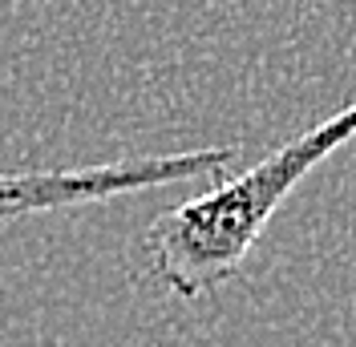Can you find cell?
I'll use <instances>...</instances> for the list:
<instances>
[{
  "instance_id": "6da1fadb",
  "label": "cell",
  "mask_w": 356,
  "mask_h": 347,
  "mask_svg": "<svg viewBox=\"0 0 356 347\" xmlns=\"http://www.w3.org/2000/svg\"><path fill=\"white\" fill-rule=\"evenodd\" d=\"M356 137V101L324 117L308 133L284 142L247 174H219L211 190L170 206L146 226V262L166 291L178 299H199L243 271L271 214L328 153L344 150Z\"/></svg>"
},
{
  "instance_id": "7a4b0ae2",
  "label": "cell",
  "mask_w": 356,
  "mask_h": 347,
  "mask_svg": "<svg viewBox=\"0 0 356 347\" xmlns=\"http://www.w3.org/2000/svg\"><path fill=\"white\" fill-rule=\"evenodd\" d=\"M239 158L235 146L186 153H158V158H126L106 166H77V170H24L0 174V222L21 214H41L57 206H81V202H106L118 194H138L170 182H211L227 174Z\"/></svg>"
}]
</instances>
